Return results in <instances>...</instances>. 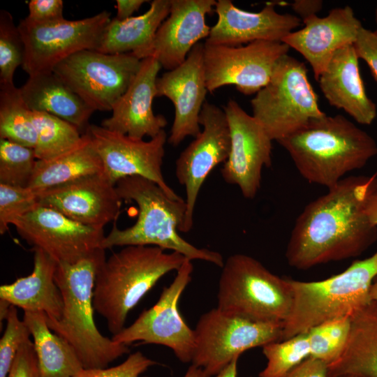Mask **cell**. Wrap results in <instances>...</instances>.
<instances>
[{
    "label": "cell",
    "instance_id": "cell-1",
    "mask_svg": "<svg viewBox=\"0 0 377 377\" xmlns=\"http://www.w3.org/2000/svg\"><path fill=\"white\" fill-rule=\"evenodd\" d=\"M377 190V177L349 176L307 204L287 244L288 265L297 269L360 256L377 240V226L365 205Z\"/></svg>",
    "mask_w": 377,
    "mask_h": 377
},
{
    "label": "cell",
    "instance_id": "cell-2",
    "mask_svg": "<svg viewBox=\"0 0 377 377\" xmlns=\"http://www.w3.org/2000/svg\"><path fill=\"white\" fill-rule=\"evenodd\" d=\"M277 142L304 179L327 188L377 154L376 140L340 114L313 119Z\"/></svg>",
    "mask_w": 377,
    "mask_h": 377
},
{
    "label": "cell",
    "instance_id": "cell-3",
    "mask_svg": "<svg viewBox=\"0 0 377 377\" xmlns=\"http://www.w3.org/2000/svg\"><path fill=\"white\" fill-rule=\"evenodd\" d=\"M105 259V249L100 248L76 263H57L54 273L63 313L59 320L46 317L47 324L72 346L84 369L106 368L129 353L128 346L104 337L95 324L94 288L97 272Z\"/></svg>",
    "mask_w": 377,
    "mask_h": 377
},
{
    "label": "cell",
    "instance_id": "cell-4",
    "mask_svg": "<svg viewBox=\"0 0 377 377\" xmlns=\"http://www.w3.org/2000/svg\"><path fill=\"white\" fill-rule=\"evenodd\" d=\"M116 188L121 200L133 201L138 207L136 222L125 229L114 223L102 242V248L130 245L154 246L182 254L190 260H200L222 267V255L198 248L179 234L186 209L184 199L170 198L156 183L140 176L119 179Z\"/></svg>",
    "mask_w": 377,
    "mask_h": 377
},
{
    "label": "cell",
    "instance_id": "cell-5",
    "mask_svg": "<svg viewBox=\"0 0 377 377\" xmlns=\"http://www.w3.org/2000/svg\"><path fill=\"white\" fill-rule=\"evenodd\" d=\"M187 258L154 246H126L101 264L96 276L93 304L113 335L125 327L128 313L165 274Z\"/></svg>",
    "mask_w": 377,
    "mask_h": 377
},
{
    "label": "cell",
    "instance_id": "cell-6",
    "mask_svg": "<svg viewBox=\"0 0 377 377\" xmlns=\"http://www.w3.org/2000/svg\"><path fill=\"white\" fill-rule=\"evenodd\" d=\"M377 276V251L353 261L344 271L316 281L287 278L293 295L282 340L307 332L324 322L346 316L372 300L370 288Z\"/></svg>",
    "mask_w": 377,
    "mask_h": 377
},
{
    "label": "cell",
    "instance_id": "cell-7",
    "mask_svg": "<svg viewBox=\"0 0 377 377\" xmlns=\"http://www.w3.org/2000/svg\"><path fill=\"white\" fill-rule=\"evenodd\" d=\"M217 307L252 320L284 324L293 303L286 277H280L253 257L242 253L224 262L219 281Z\"/></svg>",
    "mask_w": 377,
    "mask_h": 377
},
{
    "label": "cell",
    "instance_id": "cell-8",
    "mask_svg": "<svg viewBox=\"0 0 377 377\" xmlns=\"http://www.w3.org/2000/svg\"><path fill=\"white\" fill-rule=\"evenodd\" d=\"M251 104L253 117L276 142L326 114L318 106L304 63L288 54L279 59L269 82Z\"/></svg>",
    "mask_w": 377,
    "mask_h": 377
},
{
    "label": "cell",
    "instance_id": "cell-9",
    "mask_svg": "<svg viewBox=\"0 0 377 377\" xmlns=\"http://www.w3.org/2000/svg\"><path fill=\"white\" fill-rule=\"evenodd\" d=\"M283 324L224 313L218 308L203 313L193 330L192 364L216 376L249 349L282 340Z\"/></svg>",
    "mask_w": 377,
    "mask_h": 377
},
{
    "label": "cell",
    "instance_id": "cell-10",
    "mask_svg": "<svg viewBox=\"0 0 377 377\" xmlns=\"http://www.w3.org/2000/svg\"><path fill=\"white\" fill-rule=\"evenodd\" d=\"M140 66L141 60L132 53L87 50L65 59L52 71L94 111H112Z\"/></svg>",
    "mask_w": 377,
    "mask_h": 377
},
{
    "label": "cell",
    "instance_id": "cell-11",
    "mask_svg": "<svg viewBox=\"0 0 377 377\" xmlns=\"http://www.w3.org/2000/svg\"><path fill=\"white\" fill-rule=\"evenodd\" d=\"M111 13L102 11L77 20L34 23L27 17L17 25L24 45L23 70L33 76L51 72L61 61L82 50H96Z\"/></svg>",
    "mask_w": 377,
    "mask_h": 377
},
{
    "label": "cell",
    "instance_id": "cell-12",
    "mask_svg": "<svg viewBox=\"0 0 377 377\" xmlns=\"http://www.w3.org/2000/svg\"><path fill=\"white\" fill-rule=\"evenodd\" d=\"M193 269L191 260L186 259L173 281L163 288L157 302L143 311L131 325L113 335L112 340L127 346L135 341L162 345L172 349L182 362H191L194 332L182 317L178 303L191 280Z\"/></svg>",
    "mask_w": 377,
    "mask_h": 377
},
{
    "label": "cell",
    "instance_id": "cell-13",
    "mask_svg": "<svg viewBox=\"0 0 377 377\" xmlns=\"http://www.w3.org/2000/svg\"><path fill=\"white\" fill-rule=\"evenodd\" d=\"M289 46L281 41L257 40L245 46L204 43L203 63L208 91L234 84L245 95L257 94L269 81Z\"/></svg>",
    "mask_w": 377,
    "mask_h": 377
},
{
    "label": "cell",
    "instance_id": "cell-14",
    "mask_svg": "<svg viewBox=\"0 0 377 377\" xmlns=\"http://www.w3.org/2000/svg\"><path fill=\"white\" fill-rule=\"evenodd\" d=\"M199 124L203 130L175 163L176 177L186 190V209L179 229L184 233L193 227L195 205L203 182L216 165L226 162L230 151V133L223 109L205 101Z\"/></svg>",
    "mask_w": 377,
    "mask_h": 377
},
{
    "label": "cell",
    "instance_id": "cell-15",
    "mask_svg": "<svg viewBox=\"0 0 377 377\" xmlns=\"http://www.w3.org/2000/svg\"><path fill=\"white\" fill-rule=\"evenodd\" d=\"M85 132L101 158L104 174L114 184L126 177L140 176L156 183L170 198L182 199L167 184L162 173L167 140L165 130L149 141L95 124H89Z\"/></svg>",
    "mask_w": 377,
    "mask_h": 377
},
{
    "label": "cell",
    "instance_id": "cell-16",
    "mask_svg": "<svg viewBox=\"0 0 377 377\" xmlns=\"http://www.w3.org/2000/svg\"><path fill=\"white\" fill-rule=\"evenodd\" d=\"M34 249H40L57 263H74L102 248L103 229L77 223L60 212L38 205L13 224Z\"/></svg>",
    "mask_w": 377,
    "mask_h": 377
},
{
    "label": "cell",
    "instance_id": "cell-17",
    "mask_svg": "<svg viewBox=\"0 0 377 377\" xmlns=\"http://www.w3.org/2000/svg\"><path fill=\"white\" fill-rule=\"evenodd\" d=\"M230 133V151L221 173L224 181L239 186L253 199L260 188L262 170L272 164V140L261 125L235 100L224 106Z\"/></svg>",
    "mask_w": 377,
    "mask_h": 377
},
{
    "label": "cell",
    "instance_id": "cell-18",
    "mask_svg": "<svg viewBox=\"0 0 377 377\" xmlns=\"http://www.w3.org/2000/svg\"><path fill=\"white\" fill-rule=\"evenodd\" d=\"M204 43H198L186 60L156 80V97L165 96L175 107L168 143L176 147L201 132L199 117L208 91L203 63Z\"/></svg>",
    "mask_w": 377,
    "mask_h": 377
},
{
    "label": "cell",
    "instance_id": "cell-19",
    "mask_svg": "<svg viewBox=\"0 0 377 377\" xmlns=\"http://www.w3.org/2000/svg\"><path fill=\"white\" fill-rule=\"evenodd\" d=\"M40 205L84 226L103 229L115 221L122 204L116 185L104 172L38 193Z\"/></svg>",
    "mask_w": 377,
    "mask_h": 377
},
{
    "label": "cell",
    "instance_id": "cell-20",
    "mask_svg": "<svg viewBox=\"0 0 377 377\" xmlns=\"http://www.w3.org/2000/svg\"><path fill=\"white\" fill-rule=\"evenodd\" d=\"M216 23L211 27L205 43L237 47L257 40L281 41L302 24L296 15L281 14L273 3L259 12L236 7L230 0H219L215 6Z\"/></svg>",
    "mask_w": 377,
    "mask_h": 377
},
{
    "label": "cell",
    "instance_id": "cell-21",
    "mask_svg": "<svg viewBox=\"0 0 377 377\" xmlns=\"http://www.w3.org/2000/svg\"><path fill=\"white\" fill-rule=\"evenodd\" d=\"M303 23L302 29L292 31L282 42L303 56L316 80L338 50L353 45L362 26L348 6L333 8L323 17L311 16Z\"/></svg>",
    "mask_w": 377,
    "mask_h": 377
},
{
    "label": "cell",
    "instance_id": "cell-22",
    "mask_svg": "<svg viewBox=\"0 0 377 377\" xmlns=\"http://www.w3.org/2000/svg\"><path fill=\"white\" fill-rule=\"evenodd\" d=\"M214 0H171L169 15L158 29L148 57L171 71L181 65L199 40L208 38L211 27L205 16Z\"/></svg>",
    "mask_w": 377,
    "mask_h": 377
},
{
    "label": "cell",
    "instance_id": "cell-23",
    "mask_svg": "<svg viewBox=\"0 0 377 377\" xmlns=\"http://www.w3.org/2000/svg\"><path fill=\"white\" fill-rule=\"evenodd\" d=\"M162 68L154 57L141 60V66L126 91L112 108V115L101 126L136 139L156 136L167 126L166 119L156 115L152 102L156 97V80Z\"/></svg>",
    "mask_w": 377,
    "mask_h": 377
},
{
    "label": "cell",
    "instance_id": "cell-24",
    "mask_svg": "<svg viewBox=\"0 0 377 377\" xmlns=\"http://www.w3.org/2000/svg\"><path fill=\"white\" fill-rule=\"evenodd\" d=\"M353 45L338 50L320 75V89L330 105L344 110L357 123L369 125L377 114L367 95Z\"/></svg>",
    "mask_w": 377,
    "mask_h": 377
},
{
    "label": "cell",
    "instance_id": "cell-25",
    "mask_svg": "<svg viewBox=\"0 0 377 377\" xmlns=\"http://www.w3.org/2000/svg\"><path fill=\"white\" fill-rule=\"evenodd\" d=\"M57 264L46 253L35 249L32 272L12 283L1 285L0 299L24 311L43 312L48 319H60L64 302L54 280Z\"/></svg>",
    "mask_w": 377,
    "mask_h": 377
},
{
    "label": "cell",
    "instance_id": "cell-26",
    "mask_svg": "<svg viewBox=\"0 0 377 377\" xmlns=\"http://www.w3.org/2000/svg\"><path fill=\"white\" fill-rule=\"evenodd\" d=\"M32 111L47 112L87 130L94 110L53 71L29 76L20 88Z\"/></svg>",
    "mask_w": 377,
    "mask_h": 377
},
{
    "label": "cell",
    "instance_id": "cell-27",
    "mask_svg": "<svg viewBox=\"0 0 377 377\" xmlns=\"http://www.w3.org/2000/svg\"><path fill=\"white\" fill-rule=\"evenodd\" d=\"M171 0H154L145 13L120 20L111 19L102 34L98 49L105 54L132 53L147 58L156 33L169 15Z\"/></svg>",
    "mask_w": 377,
    "mask_h": 377
},
{
    "label": "cell",
    "instance_id": "cell-28",
    "mask_svg": "<svg viewBox=\"0 0 377 377\" xmlns=\"http://www.w3.org/2000/svg\"><path fill=\"white\" fill-rule=\"evenodd\" d=\"M329 377H377V301L350 316V329L340 357L328 366Z\"/></svg>",
    "mask_w": 377,
    "mask_h": 377
},
{
    "label": "cell",
    "instance_id": "cell-29",
    "mask_svg": "<svg viewBox=\"0 0 377 377\" xmlns=\"http://www.w3.org/2000/svg\"><path fill=\"white\" fill-rule=\"evenodd\" d=\"M103 171L101 158L84 132L81 142L71 150L50 160H37L28 187L38 194Z\"/></svg>",
    "mask_w": 377,
    "mask_h": 377
},
{
    "label": "cell",
    "instance_id": "cell-30",
    "mask_svg": "<svg viewBox=\"0 0 377 377\" xmlns=\"http://www.w3.org/2000/svg\"><path fill=\"white\" fill-rule=\"evenodd\" d=\"M41 377H73L83 367L72 346L52 332L43 312L24 311Z\"/></svg>",
    "mask_w": 377,
    "mask_h": 377
},
{
    "label": "cell",
    "instance_id": "cell-31",
    "mask_svg": "<svg viewBox=\"0 0 377 377\" xmlns=\"http://www.w3.org/2000/svg\"><path fill=\"white\" fill-rule=\"evenodd\" d=\"M0 138L33 149L36 145L32 111L14 84L0 85Z\"/></svg>",
    "mask_w": 377,
    "mask_h": 377
},
{
    "label": "cell",
    "instance_id": "cell-32",
    "mask_svg": "<svg viewBox=\"0 0 377 377\" xmlns=\"http://www.w3.org/2000/svg\"><path fill=\"white\" fill-rule=\"evenodd\" d=\"M32 119L37 133L34 148L37 160L59 156L75 147L82 139L79 128L53 114L32 111Z\"/></svg>",
    "mask_w": 377,
    "mask_h": 377
},
{
    "label": "cell",
    "instance_id": "cell-33",
    "mask_svg": "<svg viewBox=\"0 0 377 377\" xmlns=\"http://www.w3.org/2000/svg\"><path fill=\"white\" fill-rule=\"evenodd\" d=\"M262 348L267 364L259 373V377H285L293 369L310 357L306 332L268 343Z\"/></svg>",
    "mask_w": 377,
    "mask_h": 377
},
{
    "label": "cell",
    "instance_id": "cell-34",
    "mask_svg": "<svg viewBox=\"0 0 377 377\" xmlns=\"http://www.w3.org/2000/svg\"><path fill=\"white\" fill-rule=\"evenodd\" d=\"M350 329V317L330 320L309 329L306 332L310 357L331 364L341 355Z\"/></svg>",
    "mask_w": 377,
    "mask_h": 377
},
{
    "label": "cell",
    "instance_id": "cell-35",
    "mask_svg": "<svg viewBox=\"0 0 377 377\" xmlns=\"http://www.w3.org/2000/svg\"><path fill=\"white\" fill-rule=\"evenodd\" d=\"M36 161L34 149L0 138V184L28 187Z\"/></svg>",
    "mask_w": 377,
    "mask_h": 377
},
{
    "label": "cell",
    "instance_id": "cell-36",
    "mask_svg": "<svg viewBox=\"0 0 377 377\" xmlns=\"http://www.w3.org/2000/svg\"><path fill=\"white\" fill-rule=\"evenodd\" d=\"M24 45L10 13L0 12V85H13L16 68L22 66Z\"/></svg>",
    "mask_w": 377,
    "mask_h": 377
},
{
    "label": "cell",
    "instance_id": "cell-37",
    "mask_svg": "<svg viewBox=\"0 0 377 377\" xmlns=\"http://www.w3.org/2000/svg\"><path fill=\"white\" fill-rule=\"evenodd\" d=\"M38 205V194L30 188L0 184V234Z\"/></svg>",
    "mask_w": 377,
    "mask_h": 377
},
{
    "label": "cell",
    "instance_id": "cell-38",
    "mask_svg": "<svg viewBox=\"0 0 377 377\" xmlns=\"http://www.w3.org/2000/svg\"><path fill=\"white\" fill-rule=\"evenodd\" d=\"M5 320L6 329L0 339V377H7L18 350L31 336L26 323L18 318L16 306L10 305Z\"/></svg>",
    "mask_w": 377,
    "mask_h": 377
},
{
    "label": "cell",
    "instance_id": "cell-39",
    "mask_svg": "<svg viewBox=\"0 0 377 377\" xmlns=\"http://www.w3.org/2000/svg\"><path fill=\"white\" fill-rule=\"evenodd\" d=\"M156 364L155 361L140 351H137L117 366L98 369L83 368L73 377H141L142 373Z\"/></svg>",
    "mask_w": 377,
    "mask_h": 377
},
{
    "label": "cell",
    "instance_id": "cell-40",
    "mask_svg": "<svg viewBox=\"0 0 377 377\" xmlns=\"http://www.w3.org/2000/svg\"><path fill=\"white\" fill-rule=\"evenodd\" d=\"M7 377H41L34 345L31 339L20 346Z\"/></svg>",
    "mask_w": 377,
    "mask_h": 377
},
{
    "label": "cell",
    "instance_id": "cell-41",
    "mask_svg": "<svg viewBox=\"0 0 377 377\" xmlns=\"http://www.w3.org/2000/svg\"><path fill=\"white\" fill-rule=\"evenodd\" d=\"M353 47L358 59L367 64L377 82V30L372 31L362 26Z\"/></svg>",
    "mask_w": 377,
    "mask_h": 377
},
{
    "label": "cell",
    "instance_id": "cell-42",
    "mask_svg": "<svg viewBox=\"0 0 377 377\" xmlns=\"http://www.w3.org/2000/svg\"><path fill=\"white\" fill-rule=\"evenodd\" d=\"M27 18L37 24H47L64 19L61 0H31Z\"/></svg>",
    "mask_w": 377,
    "mask_h": 377
},
{
    "label": "cell",
    "instance_id": "cell-43",
    "mask_svg": "<svg viewBox=\"0 0 377 377\" xmlns=\"http://www.w3.org/2000/svg\"><path fill=\"white\" fill-rule=\"evenodd\" d=\"M285 377H329L328 364L309 357L293 369Z\"/></svg>",
    "mask_w": 377,
    "mask_h": 377
},
{
    "label": "cell",
    "instance_id": "cell-44",
    "mask_svg": "<svg viewBox=\"0 0 377 377\" xmlns=\"http://www.w3.org/2000/svg\"><path fill=\"white\" fill-rule=\"evenodd\" d=\"M290 6L293 11L303 21L311 16L317 15L323 8V1L321 0H295Z\"/></svg>",
    "mask_w": 377,
    "mask_h": 377
},
{
    "label": "cell",
    "instance_id": "cell-45",
    "mask_svg": "<svg viewBox=\"0 0 377 377\" xmlns=\"http://www.w3.org/2000/svg\"><path fill=\"white\" fill-rule=\"evenodd\" d=\"M148 2L145 0H117L116 8L117 10L116 18L120 20L132 17L135 11L138 10L141 6Z\"/></svg>",
    "mask_w": 377,
    "mask_h": 377
},
{
    "label": "cell",
    "instance_id": "cell-46",
    "mask_svg": "<svg viewBox=\"0 0 377 377\" xmlns=\"http://www.w3.org/2000/svg\"><path fill=\"white\" fill-rule=\"evenodd\" d=\"M365 212L369 221L377 226V190L369 196L365 205Z\"/></svg>",
    "mask_w": 377,
    "mask_h": 377
},
{
    "label": "cell",
    "instance_id": "cell-47",
    "mask_svg": "<svg viewBox=\"0 0 377 377\" xmlns=\"http://www.w3.org/2000/svg\"><path fill=\"white\" fill-rule=\"evenodd\" d=\"M239 357L235 358L216 377H237V362Z\"/></svg>",
    "mask_w": 377,
    "mask_h": 377
},
{
    "label": "cell",
    "instance_id": "cell-48",
    "mask_svg": "<svg viewBox=\"0 0 377 377\" xmlns=\"http://www.w3.org/2000/svg\"><path fill=\"white\" fill-rule=\"evenodd\" d=\"M184 377H210L202 369L191 364Z\"/></svg>",
    "mask_w": 377,
    "mask_h": 377
},
{
    "label": "cell",
    "instance_id": "cell-49",
    "mask_svg": "<svg viewBox=\"0 0 377 377\" xmlns=\"http://www.w3.org/2000/svg\"><path fill=\"white\" fill-rule=\"evenodd\" d=\"M10 304L3 300L0 299V323H2V320H6L8 314Z\"/></svg>",
    "mask_w": 377,
    "mask_h": 377
},
{
    "label": "cell",
    "instance_id": "cell-50",
    "mask_svg": "<svg viewBox=\"0 0 377 377\" xmlns=\"http://www.w3.org/2000/svg\"><path fill=\"white\" fill-rule=\"evenodd\" d=\"M370 297L373 301H377V276L374 279L370 288Z\"/></svg>",
    "mask_w": 377,
    "mask_h": 377
},
{
    "label": "cell",
    "instance_id": "cell-51",
    "mask_svg": "<svg viewBox=\"0 0 377 377\" xmlns=\"http://www.w3.org/2000/svg\"><path fill=\"white\" fill-rule=\"evenodd\" d=\"M375 20L377 24V3H376V10H375Z\"/></svg>",
    "mask_w": 377,
    "mask_h": 377
},
{
    "label": "cell",
    "instance_id": "cell-52",
    "mask_svg": "<svg viewBox=\"0 0 377 377\" xmlns=\"http://www.w3.org/2000/svg\"><path fill=\"white\" fill-rule=\"evenodd\" d=\"M335 377H355V376H350V375H340V376H335Z\"/></svg>",
    "mask_w": 377,
    "mask_h": 377
}]
</instances>
